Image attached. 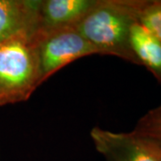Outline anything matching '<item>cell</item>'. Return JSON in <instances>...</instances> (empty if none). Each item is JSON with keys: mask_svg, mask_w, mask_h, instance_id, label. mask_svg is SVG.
I'll return each mask as SVG.
<instances>
[{"mask_svg": "<svg viewBox=\"0 0 161 161\" xmlns=\"http://www.w3.org/2000/svg\"><path fill=\"white\" fill-rule=\"evenodd\" d=\"M41 84L65 65L79 58L99 55L75 27L36 31Z\"/></svg>", "mask_w": 161, "mask_h": 161, "instance_id": "3", "label": "cell"}, {"mask_svg": "<svg viewBox=\"0 0 161 161\" xmlns=\"http://www.w3.org/2000/svg\"><path fill=\"white\" fill-rule=\"evenodd\" d=\"M136 19L161 42V0H137Z\"/></svg>", "mask_w": 161, "mask_h": 161, "instance_id": "9", "label": "cell"}, {"mask_svg": "<svg viewBox=\"0 0 161 161\" xmlns=\"http://www.w3.org/2000/svg\"><path fill=\"white\" fill-rule=\"evenodd\" d=\"M137 0H98L75 28L99 55H109L139 64L130 46Z\"/></svg>", "mask_w": 161, "mask_h": 161, "instance_id": "1", "label": "cell"}, {"mask_svg": "<svg viewBox=\"0 0 161 161\" xmlns=\"http://www.w3.org/2000/svg\"><path fill=\"white\" fill-rule=\"evenodd\" d=\"M41 84L36 32H22L0 44V107L24 102Z\"/></svg>", "mask_w": 161, "mask_h": 161, "instance_id": "2", "label": "cell"}, {"mask_svg": "<svg viewBox=\"0 0 161 161\" xmlns=\"http://www.w3.org/2000/svg\"><path fill=\"white\" fill-rule=\"evenodd\" d=\"M91 138L107 161H161V156L132 132H114L95 126Z\"/></svg>", "mask_w": 161, "mask_h": 161, "instance_id": "4", "label": "cell"}, {"mask_svg": "<svg viewBox=\"0 0 161 161\" xmlns=\"http://www.w3.org/2000/svg\"><path fill=\"white\" fill-rule=\"evenodd\" d=\"M40 0H0V44L22 32L39 30Z\"/></svg>", "mask_w": 161, "mask_h": 161, "instance_id": "5", "label": "cell"}, {"mask_svg": "<svg viewBox=\"0 0 161 161\" xmlns=\"http://www.w3.org/2000/svg\"><path fill=\"white\" fill-rule=\"evenodd\" d=\"M130 46L139 64L144 65L161 84V42L135 23L130 31Z\"/></svg>", "mask_w": 161, "mask_h": 161, "instance_id": "7", "label": "cell"}, {"mask_svg": "<svg viewBox=\"0 0 161 161\" xmlns=\"http://www.w3.org/2000/svg\"><path fill=\"white\" fill-rule=\"evenodd\" d=\"M98 0H40L39 30L75 27Z\"/></svg>", "mask_w": 161, "mask_h": 161, "instance_id": "6", "label": "cell"}, {"mask_svg": "<svg viewBox=\"0 0 161 161\" xmlns=\"http://www.w3.org/2000/svg\"><path fill=\"white\" fill-rule=\"evenodd\" d=\"M132 132L161 156V104L140 118Z\"/></svg>", "mask_w": 161, "mask_h": 161, "instance_id": "8", "label": "cell"}]
</instances>
